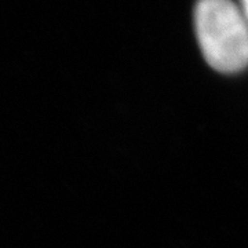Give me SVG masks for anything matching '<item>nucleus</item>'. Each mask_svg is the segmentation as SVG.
<instances>
[{
	"mask_svg": "<svg viewBox=\"0 0 248 248\" xmlns=\"http://www.w3.org/2000/svg\"><path fill=\"white\" fill-rule=\"evenodd\" d=\"M196 35L205 61L215 71L234 73L248 66V22L232 0H199Z\"/></svg>",
	"mask_w": 248,
	"mask_h": 248,
	"instance_id": "nucleus-1",
	"label": "nucleus"
},
{
	"mask_svg": "<svg viewBox=\"0 0 248 248\" xmlns=\"http://www.w3.org/2000/svg\"><path fill=\"white\" fill-rule=\"evenodd\" d=\"M240 9L248 22V0H240Z\"/></svg>",
	"mask_w": 248,
	"mask_h": 248,
	"instance_id": "nucleus-2",
	"label": "nucleus"
}]
</instances>
